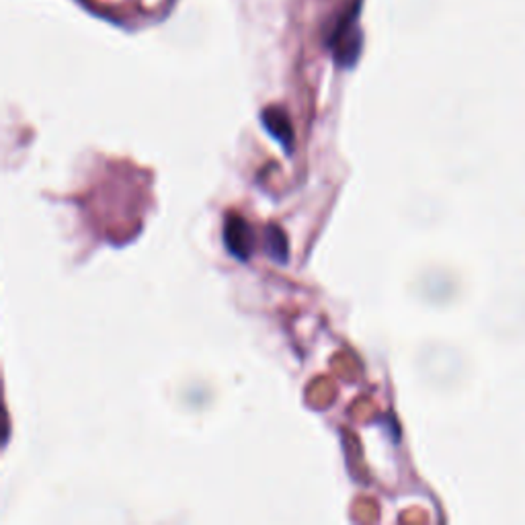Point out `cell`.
Returning <instances> with one entry per match:
<instances>
[{"instance_id": "cell-2", "label": "cell", "mask_w": 525, "mask_h": 525, "mask_svg": "<svg viewBox=\"0 0 525 525\" xmlns=\"http://www.w3.org/2000/svg\"><path fill=\"white\" fill-rule=\"evenodd\" d=\"M224 244L230 255L236 257L238 261H249L252 246H255V232H252L251 224L244 218L236 216V213L226 218Z\"/></svg>"}, {"instance_id": "cell-4", "label": "cell", "mask_w": 525, "mask_h": 525, "mask_svg": "<svg viewBox=\"0 0 525 525\" xmlns=\"http://www.w3.org/2000/svg\"><path fill=\"white\" fill-rule=\"evenodd\" d=\"M265 249H267V255L274 259L275 263H285L290 257L288 249V238H285L283 230L277 228V226H269L267 232H265Z\"/></svg>"}, {"instance_id": "cell-1", "label": "cell", "mask_w": 525, "mask_h": 525, "mask_svg": "<svg viewBox=\"0 0 525 525\" xmlns=\"http://www.w3.org/2000/svg\"><path fill=\"white\" fill-rule=\"evenodd\" d=\"M359 3H355L351 11L343 12V17L330 31L327 45L333 54L335 62L341 68H353L359 60L361 48H364V34H361L359 23Z\"/></svg>"}, {"instance_id": "cell-3", "label": "cell", "mask_w": 525, "mask_h": 525, "mask_svg": "<svg viewBox=\"0 0 525 525\" xmlns=\"http://www.w3.org/2000/svg\"><path fill=\"white\" fill-rule=\"evenodd\" d=\"M261 123L271 138L280 142L283 151L291 154V148H294V126H291L288 113L282 107H267L261 113Z\"/></svg>"}]
</instances>
